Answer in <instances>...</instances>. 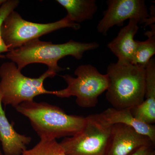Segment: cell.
I'll return each instance as SVG.
<instances>
[{
	"label": "cell",
	"mask_w": 155,
	"mask_h": 155,
	"mask_svg": "<svg viewBox=\"0 0 155 155\" xmlns=\"http://www.w3.org/2000/svg\"><path fill=\"white\" fill-rule=\"evenodd\" d=\"M99 47L96 42L82 43L70 40L65 43L54 44L36 39L8 52L5 57L15 63L19 70L29 64H41L47 66L48 70L56 75L66 69L58 66V61L61 59L72 56L81 60L85 52L96 49Z\"/></svg>",
	"instance_id": "6da1fadb"
},
{
	"label": "cell",
	"mask_w": 155,
	"mask_h": 155,
	"mask_svg": "<svg viewBox=\"0 0 155 155\" xmlns=\"http://www.w3.org/2000/svg\"><path fill=\"white\" fill-rule=\"evenodd\" d=\"M15 108L29 119L40 140L72 136L81 130L86 121L85 117L68 115L57 106L34 100L21 103Z\"/></svg>",
	"instance_id": "7a4b0ae2"
},
{
	"label": "cell",
	"mask_w": 155,
	"mask_h": 155,
	"mask_svg": "<svg viewBox=\"0 0 155 155\" xmlns=\"http://www.w3.org/2000/svg\"><path fill=\"white\" fill-rule=\"evenodd\" d=\"M106 74L109 80L106 98L112 107L132 108L144 101L145 67L130 63H111Z\"/></svg>",
	"instance_id": "3957f363"
},
{
	"label": "cell",
	"mask_w": 155,
	"mask_h": 155,
	"mask_svg": "<svg viewBox=\"0 0 155 155\" xmlns=\"http://www.w3.org/2000/svg\"><path fill=\"white\" fill-rule=\"evenodd\" d=\"M56 75L48 70L37 78L26 77L13 62L3 63L0 67V91L2 103L16 108L21 103L33 101L35 97L44 94L54 95L47 90L44 81Z\"/></svg>",
	"instance_id": "277c9868"
},
{
	"label": "cell",
	"mask_w": 155,
	"mask_h": 155,
	"mask_svg": "<svg viewBox=\"0 0 155 155\" xmlns=\"http://www.w3.org/2000/svg\"><path fill=\"white\" fill-rule=\"evenodd\" d=\"M74 78L69 74L61 75L67 82L66 88L54 91L59 97H76L78 105L83 108L95 107L99 97L107 90L109 80L107 74H101L95 67L90 64L78 66L75 69Z\"/></svg>",
	"instance_id": "5b68a950"
},
{
	"label": "cell",
	"mask_w": 155,
	"mask_h": 155,
	"mask_svg": "<svg viewBox=\"0 0 155 155\" xmlns=\"http://www.w3.org/2000/svg\"><path fill=\"white\" fill-rule=\"evenodd\" d=\"M65 28L78 30L80 25L71 22L65 17L51 23L30 22L22 18L18 12L14 11L3 21L1 34L3 41L10 51L45 35Z\"/></svg>",
	"instance_id": "8992f818"
},
{
	"label": "cell",
	"mask_w": 155,
	"mask_h": 155,
	"mask_svg": "<svg viewBox=\"0 0 155 155\" xmlns=\"http://www.w3.org/2000/svg\"><path fill=\"white\" fill-rule=\"evenodd\" d=\"M81 130L60 143L66 155H107L111 127L99 114L85 117Z\"/></svg>",
	"instance_id": "52a82bcc"
},
{
	"label": "cell",
	"mask_w": 155,
	"mask_h": 155,
	"mask_svg": "<svg viewBox=\"0 0 155 155\" xmlns=\"http://www.w3.org/2000/svg\"><path fill=\"white\" fill-rule=\"evenodd\" d=\"M107 9L97 25L98 32L106 35L115 25L123 26L127 19H135L139 22L150 25L147 8L143 0H108Z\"/></svg>",
	"instance_id": "ba28073f"
},
{
	"label": "cell",
	"mask_w": 155,
	"mask_h": 155,
	"mask_svg": "<svg viewBox=\"0 0 155 155\" xmlns=\"http://www.w3.org/2000/svg\"><path fill=\"white\" fill-rule=\"evenodd\" d=\"M150 145L155 144L130 126L114 124L111 127L107 155H130L141 147Z\"/></svg>",
	"instance_id": "9c48e42d"
},
{
	"label": "cell",
	"mask_w": 155,
	"mask_h": 155,
	"mask_svg": "<svg viewBox=\"0 0 155 155\" xmlns=\"http://www.w3.org/2000/svg\"><path fill=\"white\" fill-rule=\"evenodd\" d=\"M0 91V141L4 155H22L31 142L30 137L17 133L9 122L2 106Z\"/></svg>",
	"instance_id": "30bf717a"
},
{
	"label": "cell",
	"mask_w": 155,
	"mask_h": 155,
	"mask_svg": "<svg viewBox=\"0 0 155 155\" xmlns=\"http://www.w3.org/2000/svg\"><path fill=\"white\" fill-rule=\"evenodd\" d=\"M146 99L139 105L130 108L136 119L148 124L155 123V60H150L145 67Z\"/></svg>",
	"instance_id": "8fae6325"
},
{
	"label": "cell",
	"mask_w": 155,
	"mask_h": 155,
	"mask_svg": "<svg viewBox=\"0 0 155 155\" xmlns=\"http://www.w3.org/2000/svg\"><path fill=\"white\" fill-rule=\"evenodd\" d=\"M138 23L135 19H129L127 25L108 44V48L117 57L118 63L131 64L136 47V40L134 37L139 29Z\"/></svg>",
	"instance_id": "7c38bea8"
},
{
	"label": "cell",
	"mask_w": 155,
	"mask_h": 155,
	"mask_svg": "<svg viewBox=\"0 0 155 155\" xmlns=\"http://www.w3.org/2000/svg\"><path fill=\"white\" fill-rule=\"evenodd\" d=\"M101 118L110 125L122 124L130 126L139 133L146 136L155 144V127L136 119L132 115L130 108H108L99 114Z\"/></svg>",
	"instance_id": "4fadbf2b"
},
{
	"label": "cell",
	"mask_w": 155,
	"mask_h": 155,
	"mask_svg": "<svg viewBox=\"0 0 155 155\" xmlns=\"http://www.w3.org/2000/svg\"><path fill=\"white\" fill-rule=\"evenodd\" d=\"M56 2L67 11L65 17L78 24L92 19L97 10L95 0H57Z\"/></svg>",
	"instance_id": "5bb4252c"
},
{
	"label": "cell",
	"mask_w": 155,
	"mask_h": 155,
	"mask_svg": "<svg viewBox=\"0 0 155 155\" xmlns=\"http://www.w3.org/2000/svg\"><path fill=\"white\" fill-rule=\"evenodd\" d=\"M150 31L146 32L147 39L143 41L136 40V47L131 64L146 67L155 54V25H152Z\"/></svg>",
	"instance_id": "9a60e30c"
},
{
	"label": "cell",
	"mask_w": 155,
	"mask_h": 155,
	"mask_svg": "<svg viewBox=\"0 0 155 155\" xmlns=\"http://www.w3.org/2000/svg\"><path fill=\"white\" fill-rule=\"evenodd\" d=\"M19 1L18 0H6L0 6V58H5V56L2 54L9 51L2 38L1 28L3 21L11 12L14 11L19 6Z\"/></svg>",
	"instance_id": "2e32d148"
},
{
	"label": "cell",
	"mask_w": 155,
	"mask_h": 155,
	"mask_svg": "<svg viewBox=\"0 0 155 155\" xmlns=\"http://www.w3.org/2000/svg\"><path fill=\"white\" fill-rule=\"evenodd\" d=\"M130 155H155V145L142 147Z\"/></svg>",
	"instance_id": "e0dca14e"
},
{
	"label": "cell",
	"mask_w": 155,
	"mask_h": 155,
	"mask_svg": "<svg viewBox=\"0 0 155 155\" xmlns=\"http://www.w3.org/2000/svg\"><path fill=\"white\" fill-rule=\"evenodd\" d=\"M5 1L6 0H0V6L2 5Z\"/></svg>",
	"instance_id": "ac0fdd59"
},
{
	"label": "cell",
	"mask_w": 155,
	"mask_h": 155,
	"mask_svg": "<svg viewBox=\"0 0 155 155\" xmlns=\"http://www.w3.org/2000/svg\"><path fill=\"white\" fill-rule=\"evenodd\" d=\"M0 155H4L2 152L0 150Z\"/></svg>",
	"instance_id": "d6986e66"
}]
</instances>
